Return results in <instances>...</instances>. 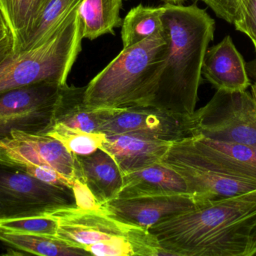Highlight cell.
Masks as SVG:
<instances>
[{
  "mask_svg": "<svg viewBox=\"0 0 256 256\" xmlns=\"http://www.w3.org/2000/svg\"><path fill=\"white\" fill-rule=\"evenodd\" d=\"M0 164L21 171L50 167L72 182L78 172L76 156L58 140L46 134L18 130L0 141Z\"/></svg>",
  "mask_w": 256,
  "mask_h": 256,
  "instance_id": "obj_10",
  "label": "cell"
},
{
  "mask_svg": "<svg viewBox=\"0 0 256 256\" xmlns=\"http://www.w3.org/2000/svg\"><path fill=\"white\" fill-rule=\"evenodd\" d=\"M85 90L86 87H76L67 84L61 86L52 126L62 123L84 132H99L100 126L115 108L88 106L85 102Z\"/></svg>",
  "mask_w": 256,
  "mask_h": 256,
  "instance_id": "obj_17",
  "label": "cell"
},
{
  "mask_svg": "<svg viewBox=\"0 0 256 256\" xmlns=\"http://www.w3.org/2000/svg\"><path fill=\"white\" fill-rule=\"evenodd\" d=\"M166 33L124 48L86 86L85 102L100 108L148 105L168 54Z\"/></svg>",
  "mask_w": 256,
  "mask_h": 256,
  "instance_id": "obj_3",
  "label": "cell"
},
{
  "mask_svg": "<svg viewBox=\"0 0 256 256\" xmlns=\"http://www.w3.org/2000/svg\"><path fill=\"white\" fill-rule=\"evenodd\" d=\"M60 87L40 82L0 94V141L14 130L46 134L52 126Z\"/></svg>",
  "mask_w": 256,
  "mask_h": 256,
  "instance_id": "obj_8",
  "label": "cell"
},
{
  "mask_svg": "<svg viewBox=\"0 0 256 256\" xmlns=\"http://www.w3.org/2000/svg\"><path fill=\"white\" fill-rule=\"evenodd\" d=\"M238 31L246 34L256 42V0H244L233 23Z\"/></svg>",
  "mask_w": 256,
  "mask_h": 256,
  "instance_id": "obj_26",
  "label": "cell"
},
{
  "mask_svg": "<svg viewBox=\"0 0 256 256\" xmlns=\"http://www.w3.org/2000/svg\"><path fill=\"white\" fill-rule=\"evenodd\" d=\"M124 0H84L79 15L82 24L84 39L94 40L104 35L114 34L121 27L120 16Z\"/></svg>",
  "mask_w": 256,
  "mask_h": 256,
  "instance_id": "obj_20",
  "label": "cell"
},
{
  "mask_svg": "<svg viewBox=\"0 0 256 256\" xmlns=\"http://www.w3.org/2000/svg\"><path fill=\"white\" fill-rule=\"evenodd\" d=\"M192 117L197 135L238 143L256 150V104L246 90H216Z\"/></svg>",
  "mask_w": 256,
  "mask_h": 256,
  "instance_id": "obj_6",
  "label": "cell"
},
{
  "mask_svg": "<svg viewBox=\"0 0 256 256\" xmlns=\"http://www.w3.org/2000/svg\"><path fill=\"white\" fill-rule=\"evenodd\" d=\"M161 162L178 173L190 195L209 203L256 189V174L206 144L200 135L172 143Z\"/></svg>",
  "mask_w": 256,
  "mask_h": 256,
  "instance_id": "obj_4",
  "label": "cell"
},
{
  "mask_svg": "<svg viewBox=\"0 0 256 256\" xmlns=\"http://www.w3.org/2000/svg\"><path fill=\"white\" fill-rule=\"evenodd\" d=\"M207 5L218 18L233 24L244 0H195Z\"/></svg>",
  "mask_w": 256,
  "mask_h": 256,
  "instance_id": "obj_27",
  "label": "cell"
},
{
  "mask_svg": "<svg viewBox=\"0 0 256 256\" xmlns=\"http://www.w3.org/2000/svg\"><path fill=\"white\" fill-rule=\"evenodd\" d=\"M46 135L56 138L75 156H86L102 148L106 141L102 132H88L68 127L62 123L52 125Z\"/></svg>",
  "mask_w": 256,
  "mask_h": 256,
  "instance_id": "obj_22",
  "label": "cell"
},
{
  "mask_svg": "<svg viewBox=\"0 0 256 256\" xmlns=\"http://www.w3.org/2000/svg\"><path fill=\"white\" fill-rule=\"evenodd\" d=\"M75 203L78 208L84 210H104L102 204L98 201L88 186L82 180L76 178L72 184Z\"/></svg>",
  "mask_w": 256,
  "mask_h": 256,
  "instance_id": "obj_28",
  "label": "cell"
},
{
  "mask_svg": "<svg viewBox=\"0 0 256 256\" xmlns=\"http://www.w3.org/2000/svg\"><path fill=\"white\" fill-rule=\"evenodd\" d=\"M82 30L78 11L48 42L32 49L12 51L0 62V94L40 82L67 84L82 51Z\"/></svg>",
  "mask_w": 256,
  "mask_h": 256,
  "instance_id": "obj_5",
  "label": "cell"
},
{
  "mask_svg": "<svg viewBox=\"0 0 256 256\" xmlns=\"http://www.w3.org/2000/svg\"><path fill=\"white\" fill-rule=\"evenodd\" d=\"M128 234V235L120 236L108 241L90 245L86 246L84 249L90 255H93L134 256V249L129 240Z\"/></svg>",
  "mask_w": 256,
  "mask_h": 256,
  "instance_id": "obj_25",
  "label": "cell"
},
{
  "mask_svg": "<svg viewBox=\"0 0 256 256\" xmlns=\"http://www.w3.org/2000/svg\"><path fill=\"white\" fill-rule=\"evenodd\" d=\"M164 4L174 5V6H180L183 5L186 0H162Z\"/></svg>",
  "mask_w": 256,
  "mask_h": 256,
  "instance_id": "obj_33",
  "label": "cell"
},
{
  "mask_svg": "<svg viewBox=\"0 0 256 256\" xmlns=\"http://www.w3.org/2000/svg\"><path fill=\"white\" fill-rule=\"evenodd\" d=\"M254 47H255L256 52V42H254Z\"/></svg>",
  "mask_w": 256,
  "mask_h": 256,
  "instance_id": "obj_36",
  "label": "cell"
},
{
  "mask_svg": "<svg viewBox=\"0 0 256 256\" xmlns=\"http://www.w3.org/2000/svg\"><path fill=\"white\" fill-rule=\"evenodd\" d=\"M173 194H189L186 182L178 173L160 162L123 175L116 198Z\"/></svg>",
  "mask_w": 256,
  "mask_h": 256,
  "instance_id": "obj_16",
  "label": "cell"
},
{
  "mask_svg": "<svg viewBox=\"0 0 256 256\" xmlns=\"http://www.w3.org/2000/svg\"><path fill=\"white\" fill-rule=\"evenodd\" d=\"M46 216L56 219L58 238L82 249L128 235L134 226L111 217L105 210H84L76 206L60 209Z\"/></svg>",
  "mask_w": 256,
  "mask_h": 256,
  "instance_id": "obj_11",
  "label": "cell"
},
{
  "mask_svg": "<svg viewBox=\"0 0 256 256\" xmlns=\"http://www.w3.org/2000/svg\"><path fill=\"white\" fill-rule=\"evenodd\" d=\"M162 8L168 54L148 105L191 116L198 102L203 62L214 40L215 21L196 3L188 6L164 4Z\"/></svg>",
  "mask_w": 256,
  "mask_h": 256,
  "instance_id": "obj_2",
  "label": "cell"
},
{
  "mask_svg": "<svg viewBox=\"0 0 256 256\" xmlns=\"http://www.w3.org/2000/svg\"><path fill=\"white\" fill-rule=\"evenodd\" d=\"M249 256H256V225L251 233Z\"/></svg>",
  "mask_w": 256,
  "mask_h": 256,
  "instance_id": "obj_30",
  "label": "cell"
},
{
  "mask_svg": "<svg viewBox=\"0 0 256 256\" xmlns=\"http://www.w3.org/2000/svg\"><path fill=\"white\" fill-rule=\"evenodd\" d=\"M0 31H8L9 32L7 24H6V21L0 12Z\"/></svg>",
  "mask_w": 256,
  "mask_h": 256,
  "instance_id": "obj_32",
  "label": "cell"
},
{
  "mask_svg": "<svg viewBox=\"0 0 256 256\" xmlns=\"http://www.w3.org/2000/svg\"><path fill=\"white\" fill-rule=\"evenodd\" d=\"M99 132L106 136L138 134L172 143L197 135L192 115L173 114L150 105L115 108Z\"/></svg>",
  "mask_w": 256,
  "mask_h": 256,
  "instance_id": "obj_9",
  "label": "cell"
},
{
  "mask_svg": "<svg viewBox=\"0 0 256 256\" xmlns=\"http://www.w3.org/2000/svg\"><path fill=\"white\" fill-rule=\"evenodd\" d=\"M42 2L43 0H0V12L13 38L14 46L30 25Z\"/></svg>",
  "mask_w": 256,
  "mask_h": 256,
  "instance_id": "obj_23",
  "label": "cell"
},
{
  "mask_svg": "<svg viewBox=\"0 0 256 256\" xmlns=\"http://www.w3.org/2000/svg\"><path fill=\"white\" fill-rule=\"evenodd\" d=\"M251 90H252V97L254 98V102L256 104V82L251 84Z\"/></svg>",
  "mask_w": 256,
  "mask_h": 256,
  "instance_id": "obj_34",
  "label": "cell"
},
{
  "mask_svg": "<svg viewBox=\"0 0 256 256\" xmlns=\"http://www.w3.org/2000/svg\"><path fill=\"white\" fill-rule=\"evenodd\" d=\"M14 40L10 33L0 41V62L13 51Z\"/></svg>",
  "mask_w": 256,
  "mask_h": 256,
  "instance_id": "obj_29",
  "label": "cell"
},
{
  "mask_svg": "<svg viewBox=\"0 0 256 256\" xmlns=\"http://www.w3.org/2000/svg\"><path fill=\"white\" fill-rule=\"evenodd\" d=\"M74 206L72 188L48 184L0 164V220L46 216Z\"/></svg>",
  "mask_w": 256,
  "mask_h": 256,
  "instance_id": "obj_7",
  "label": "cell"
},
{
  "mask_svg": "<svg viewBox=\"0 0 256 256\" xmlns=\"http://www.w3.org/2000/svg\"><path fill=\"white\" fill-rule=\"evenodd\" d=\"M202 73L216 90L245 91L251 86L246 63L230 36L208 48Z\"/></svg>",
  "mask_w": 256,
  "mask_h": 256,
  "instance_id": "obj_13",
  "label": "cell"
},
{
  "mask_svg": "<svg viewBox=\"0 0 256 256\" xmlns=\"http://www.w3.org/2000/svg\"><path fill=\"white\" fill-rule=\"evenodd\" d=\"M162 6L158 7L138 5L132 8L122 24L123 48H128L154 36L165 33Z\"/></svg>",
  "mask_w": 256,
  "mask_h": 256,
  "instance_id": "obj_21",
  "label": "cell"
},
{
  "mask_svg": "<svg viewBox=\"0 0 256 256\" xmlns=\"http://www.w3.org/2000/svg\"><path fill=\"white\" fill-rule=\"evenodd\" d=\"M0 242L15 251L14 255L21 252V255H90L85 249L72 246L57 237L14 232L1 228Z\"/></svg>",
  "mask_w": 256,
  "mask_h": 256,
  "instance_id": "obj_19",
  "label": "cell"
},
{
  "mask_svg": "<svg viewBox=\"0 0 256 256\" xmlns=\"http://www.w3.org/2000/svg\"><path fill=\"white\" fill-rule=\"evenodd\" d=\"M246 68L248 75H250V76L256 82V59L246 63Z\"/></svg>",
  "mask_w": 256,
  "mask_h": 256,
  "instance_id": "obj_31",
  "label": "cell"
},
{
  "mask_svg": "<svg viewBox=\"0 0 256 256\" xmlns=\"http://www.w3.org/2000/svg\"><path fill=\"white\" fill-rule=\"evenodd\" d=\"M256 189L198 206L149 228L168 256H249Z\"/></svg>",
  "mask_w": 256,
  "mask_h": 256,
  "instance_id": "obj_1",
  "label": "cell"
},
{
  "mask_svg": "<svg viewBox=\"0 0 256 256\" xmlns=\"http://www.w3.org/2000/svg\"><path fill=\"white\" fill-rule=\"evenodd\" d=\"M8 33V31H0V41L2 40Z\"/></svg>",
  "mask_w": 256,
  "mask_h": 256,
  "instance_id": "obj_35",
  "label": "cell"
},
{
  "mask_svg": "<svg viewBox=\"0 0 256 256\" xmlns=\"http://www.w3.org/2000/svg\"><path fill=\"white\" fill-rule=\"evenodd\" d=\"M172 143L138 134L106 136L102 150L116 162L122 175L160 162Z\"/></svg>",
  "mask_w": 256,
  "mask_h": 256,
  "instance_id": "obj_14",
  "label": "cell"
},
{
  "mask_svg": "<svg viewBox=\"0 0 256 256\" xmlns=\"http://www.w3.org/2000/svg\"><path fill=\"white\" fill-rule=\"evenodd\" d=\"M206 204L190 194H173L115 198L102 204V207L120 222L148 230L172 216Z\"/></svg>",
  "mask_w": 256,
  "mask_h": 256,
  "instance_id": "obj_12",
  "label": "cell"
},
{
  "mask_svg": "<svg viewBox=\"0 0 256 256\" xmlns=\"http://www.w3.org/2000/svg\"><path fill=\"white\" fill-rule=\"evenodd\" d=\"M84 0H43L13 51L36 48L58 33L74 17Z\"/></svg>",
  "mask_w": 256,
  "mask_h": 256,
  "instance_id": "obj_15",
  "label": "cell"
},
{
  "mask_svg": "<svg viewBox=\"0 0 256 256\" xmlns=\"http://www.w3.org/2000/svg\"><path fill=\"white\" fill-rule=\"evenodd\" d=\"M0 228L14 232L56 237L58 222L50 216L0 220Z\"/></svg>",
  "mask_w": 256,
  "mask_h": 256,
  "instance_id": "obj_24",
  "label": "cell"
},
{
  "mask_svg": "<svg viewBox=\"0 0 256 256\" xmlns=\"http://www.w3.org/2000/svg\"><path fill=\"white\" fill-rule=\"evenodd\" d=\"M76 178L90 188L100 204L115 199L122 186L123 175L116 162L102 149L86 156H76Z\"/></svg>",
  "mask_w": 256,
  "mask_h": 256,
  "instance_id": "obj_18",
  "label": "cell"
}]
</instances>
